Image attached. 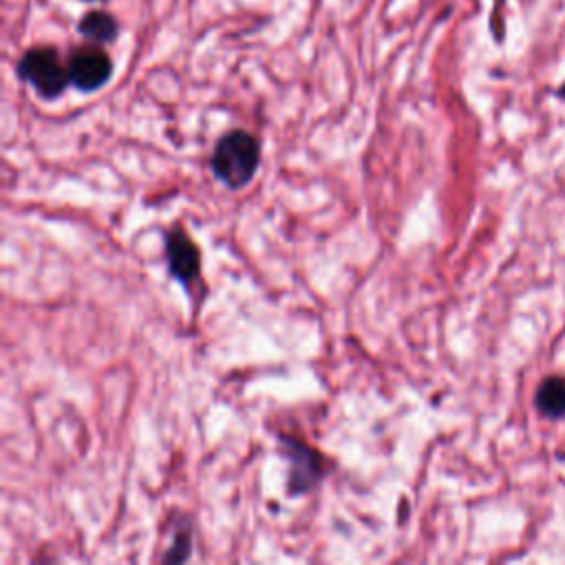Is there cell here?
Returning <instances> with one entry per match:
<instances>
[{
  "label": "cell",
  "mask_w": 565,
  "mask_h": 565,
  "mask_svg": "<svg viewBox=\"0 0 565 565\" xmlns=\"http://www.w3.org/2000/svg\"><path fill=\"white\" fill-rule=\"evenodd\" d=\"M86 2H97V0H86Z\"/></svg>",
  "instance_id": "cell-9"
},
{
  "label": "cell",
  "mask_w": 565,
  "mask_h": 565,
  "mask_svg": "<svg viewBox=\"0 0 565 565\" xmlns=\"http://www.w3.org/2000/svg\"><path fill=\"white\" fill-rule=\"evenodd\" d=\"M258 159L260 148L254 135L245 130H230L214 146L212 172L221 183L238 190L254 177Z\"/></svg>",
  "instance_id": "cell-1"
},
{
  "label": "cell",
  "mask_w": 565,
  "mask_h": 565,
  "mask_svg": "<svg viewBox=\"0 0 565 565\" xmlns=\"http://www.w3.org/2000/svg\"><path fill=\"white\" fill-rule=\"evenodd\" d=\"M18 75L29 82L44 99L60 97L71 84L68 64H62L60 55L51 46H33L18 62Z\"/></svg>",
  "instance_id": "cell-2"
},
{
  "label": "cell",
  "mask_w": 565,
  "mask_h": 565,
  "mask_svg": "<svg viewBox=\"0 0 565 565\" xmlns=\"http://www.w3.org/2000/svg\"><path fill=\"white\" fill-rule=\"evenodd\" d=\"M166 256H168L170 274L177 280H181L183 285H190L199 276V269H201L199 247L192 243V238L181 227H174L168 234Z\"/></svg>",
  "instance_id": "cell-5"
},
{
  "label": "cell",
  "mask_w": 565,
  "mask_h": 565,
  "mask_svg": "<svg viewBox=\"0 0 565 565\" xmlns=\"http://www.w3.org/2000/svg\"><path fill=\"white\" fill-rule=\"evenodd\" d=\"M536 408L547 419L565 417V377L552 375L536 391Z\"/></svg>",
  "instance_id": "cell-6"
},
{
  "label": "cell",
  "mask_w": 565,
  "mask_h": 565,
  "mask_svg": "<svg viewBox=\"0 0 565 565\" xmlns=\"http://www.w3.org/2000/svg\"><path fill=\"white\" fill-rule=\"evenodd\" d=\"M558 95H561V97H563V99H565V84H563V86H561V90H558Z\"/></svg>",
  "instance_id": "cell-8"
},
{
  "label": "cell",
  "mask_w": 565,
  "mask_h": 565,
  "mask_svg": "<svg viewBox=\"0 0 565 565\" xmlns=\"http://www.w3.org/2000/svg\"><path fill=\"white\" fill-rule=\"evenodd\" d=\"M280 450L289 461V490L298 494L316 488V483L322 479L320 455L302 441L289 437H280Z\"/></svg>",
  "instance_id": "cell-4"
},
{
  "label": "cell",
  "mask_w": 565,
  "mask_h": 565,
  "mask_svg": "<svg viewBox=\"0 0 565 565\" xmlns=\"http://www.w3.org/2000/svg\"><path fill=\"white\" fill-rule=\"evenodd\" d=\"M71 84L79 90H97L102 88L113 73V62L104 49L97 44H86L73 51L68 60Z\"/></svg>",
  "instance_id": "cell-3"
},
{
  "label": "cell",
  "mask_w": 565,
  "mask_h": 565,
  "mask_svg": "<svg viewBox=\"0 0 565 565\" xmlns=\"http://www.w3.org/2000/svg\"><path fill=\"white\" fill-rule=\"evenodd\" d=\"M79 33L88 40V42H95V44H106V42H113L117 38V31H119V24L115 20L113 13L108 11H88L79 24H77Z\"/></svg>",
  "instance_id": "cell-7"
}]
</instances>
